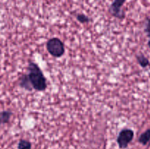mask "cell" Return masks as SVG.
<instances>
[{"mask_svg":"<svg viewBox=\"0 0 150 149\" xmlns=\"http://www.w3.org/2000/svg\"><path fill=\"white\" fill-rule=\"evenodd\" d=\"M27 74L33 89L38 91H44L47 89L46 78L39 66L34 61H29Z\"/></svg>","mask_w":150,"mask_h":149,"instance_id":"1","label":"cell"},{"mask_svg":"<svg viewBox=\"0 0 150 149\" xmlns=\"http://www.w3.org/2000/svg\"><path fill=\"white\" fill-rule=\"evenodd\" d=\"M46 49L50 55L55 58H60L65 52L64 44L59 38L53 37L46 42Z\"/></svg>","mask_w":150,"mask_h":149,"instance_id":"2","label":"cell"},{"mask_svg":"<svg viewBox=\"0 0 150 149\" xmlns=\"http://www.w3.org/2000/svg\"><path fill=\"white\" fill-rule=\"evenodd\" d=\"M134 131L129 128L122 129L119 133L117 138V143L120 149H126L133 140Z\"/></svg>","mask_w":150,"mask_h":149,"instance_id":"3","label":"cell"},{"mask_svg":"<svg viewBox=\"0 0 150 149\" xmlns=\"http://www.w3.org/2000/svg\"><path fill=\"white\" fill-rule=\"evenodd\" d=\"M126 0H114L112 4L110 5L108 8V12L114 18L122 20L125 17L124 11L122 10V7L125 3Z\"/></svg>","mask_w":150,"mask_h":149,"instance_id":"4","label":"cell"},{"mask_svg":"<svg viewBox=\"0 0 150 149\" xmlns=\"http://www.w3.org/2000/svg\"><path fill=\"white\" fill-rule=\"evenodd\" d=\"M19 86L22 88V89H25L26 91H31L33 90V87H32V84H31L30 81H29V77H28L27 74H22L21 77L19 78Z\"/></svg>","mask_w":150,"mask_h":149,"instance_id":"5","label":"cell"},{"mask_svg":"<svg viewBox=\"0 0 150 149\" xmlns=\"http://www.w3.org/2000/svg\"><path fill=\"white\" fill-rule=\"evenodd\" d=\"M12 115H13V112L10 110L0 112V126L8 123L10 121Z\"/></svg>","mask_w":150,"mask_h":149,"instance_id":"6","label":"cell"},{"mask_svg":"<svg viewBox=\"0 0 150 149\" xmlns=\"http://www.w3.org/2000/svg\"><path fill=\"white\" fill-rule=\"evenodd\" d=\"M139 143L143 145H146L150 142V129H147L145 131H144L139 137L138 140Z\"/></svg>","mask_w":150,"mask_h":149,"instance_id":"7","label":"cell"},{"mask_svg":"<svg viewBox=\"0 0 150 149\" xmlns=\"http://www.w3.org/2000/svg\"><path fill=\"white\" fill-rule=\"evenodd\" d=\"M136 57L138 63H139V65H140L142 68H146V67L150 66L149 60L148 59L144 54H138V55H136Z\"/></svg>","mask_w":150,"mask_h":149,"instance_id":"8","label":"cell"},{"mask_svg":"<svg viewBox=\"0 0 150 149\" xmlns=\"http://www.w3.org/2000/svg\"><path fill=\"white\" fill-rule=\"evenodd\" d=\"M18 149H32V143L29 140L21 139L18 143Z\"/></svg>","mask_w":150,"mask_h":149,"instance_id":"9","label":"cell"},{"mask_svg":"<svg viewBox=\"0 0 150 149\" xmlns=\"http://www.w3.org/2000/svg\"><path fill=\"white\" fill-rule=\"evenodd\" d=\"M76 18L81 23H87L90 21L89 18L86 15L83 14V13H77V14H76Z\"/></svg>","mask_w":150,"mask_h":149,"instance_id":"10","label":"cell"},{"mask_svg":"<svg viewBox=\"0 0 150 149\" xmlns=\"http://www.w3.org/2000/svg\"><path fill=\"white\" fill-rule=\"evenodd\" d=\"M144 32L146 34V36H147L150 39V18H148L146 19V24H145Z\"/></svg>","mask_w":150,"mask_h":149,"instance_id":"11","label":"cell"},{"mask_svg":"<svg viewBox=\"0 0 150 149\" xmlns=\"http://www.w3.org/2000/svg\"><path fill=\"white\" fill-rule=\"evenodd\" d=\"M148 46H149V49H150V39L149 41H148Z\"/></svg>","mask_w":150,"mask_h":149,"instance_id":"12","label":"cell"}]
</instances>
